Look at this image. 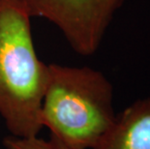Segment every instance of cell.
Here are the masks:
<instances>
[{
  "mask_svg": "<svg viewBox=\"0 0 150 149\" xmlns=\"http://www.w3.org/2000/svg\"><path fill=\"white\" fill-rule=\"evenodd\" d=\"M30 16L15 0H0V115L11 136L36 137L49 65L37 56Z\"/></svg>",
  "mask_w": 150,
  "mask_h": 149,
  "instance_id": "6da1fadb",
  "label": "cell"
},
{
  "mask_svg": "<svg viewBox=\"0 0 150 149\" xmlns=\"http://www.w3.org/2000/svg\"><path fill=\"white\" fill-rule=\"evenodd\" d=\"M115 117L112 84L103 73L49 65L41 118L50 135L72 149H93Z\"/></svg>",
  "mask_w": 150,
  "mask_h": 149,
  "instance_id": "7a4b0ae2",
  "label": "cell"
},
{
  "mask_svg": "<svg viewBox=\"0 0 150 149\" xmlns=\"http://www.w3.org/2000/svg\"><path fill=\"white\" fill-rule=\"evenodd\" d=\"M31 17L55 24L79 54H94L124 0H15Z\"/></svg>",
  "mask_w": 150,
  "mask_h": 149,
  "instance_id": "3957f363",
  "label": "cell"
},
{
  "mask_svg": "<svg viewBox=\"0 0 150 149\" xmlns=\"http://www.w3.org/2000/svg\"><path fill=\"white\" fill-rule=\"evenodd\" d=\"M93 149H150V97L137 100L117 114Z\"/></svg>",
  "mask_w": 150,
  "mask_h": 149,
  "instance_id": "277c9868",
  "label": "cell"
},
{
  "mask_svg": "<svg viewBox=\"0 0 150 149\" xmlns=\"http://www.w3.org/2000/svg\"><path fill=\"white\" fill-rule=\"evenodd\" d=\"M5 149H72L50 135L49 139L36 137L18 138L10 136L3 139Z\"/></svg>",
  "mask_w": 150,
  "mask_h": 149,
  "instance_id": "5b68a950",
  "label": "cell"
}]
</instances>
